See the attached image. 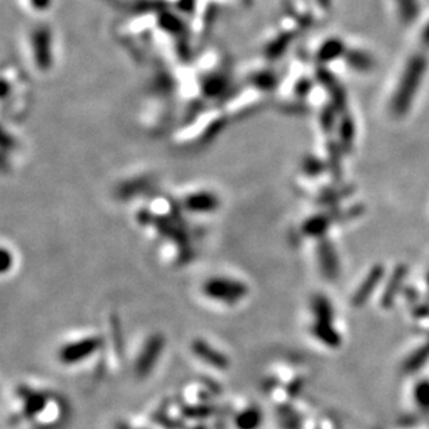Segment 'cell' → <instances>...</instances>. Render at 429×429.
I'll return each mask as SVG.
<instances>
[{"label":"cell","instance_id":"obj_11","mask_svg":"<svg viewBox=\"0 0 429 429\" xmlns=\"http://www.w3.org/2000/svg\"><path fill=\"white\" fill-rule=\"evenodd\" d=\"M329 158H331L329 166H331V169H332L333 176L338 178V177H341V174H342L341 148H339L336 144H333V142H331V145H329Z\"/></svg>","mask_w":429,"mask_h":429},{"label":"cell","instance_id":"obj_12","mask_svg":"<svg viewBox=\"0 0 429 429\" xmlns=\"http://www.w3.org/2000/svg\"><path fill=\"white\" fill-rule=\"evenodd\" d=\"M324 171V164L314 156H309L304 161V172L311 174V176H316Z\"/></svg>","mask_w":429,"mask_h":429},{"label":"cell","instance_id":"obj_14","mask_svg":"<svg viewBox=\"0 0 429 429\" xmlns=\"http://www.w3.org/2000/svg\"><path fill=\"white\" fill-rule=\"evenodd\" d=\"M348 188L347 190H344V191H333V193H331V194H325L322 198H321V201L322 202H338V201H341V200H343L344 197H347L348 195Z\"/></svg>","mask_w":429,"mask_h":429},{"label":"cell","instance_id":"obj_16","mask_svg":"<svg viewBox=\"0 0 429 429\" xmlns=\"http://www.w3.org/2000/svg\"><path fill=\"white\" fill-rule=\"evenodd\" d=\"M428 286H429V275H428Z\"/></svg>","mask_w":429,"mask_h":429},{"label":"cell","instance_id":"obj_3","mask_svg":"<svg viewBox=\"0 0 429 429\" xmlns=\"http://www.w3.org/2000/svg\"><path fill=\"white\" fill-rule=\"evenodd\" d=\"M384 275H385V268L382 265H375L368 272V275L365 276L362 283L358 286L355 293L353 294L351 304L354 307H362L367 301L370 300V297L374 294V292L379 286Z\"/></svg>","mask_w":429,"mask_h":429},{"label":"cell","instance_id":"obj_7","mask_svg":"<svg viewBox=\"0 0 429 429\" xmlns=\"http://www.w3.org/2000/svg\"><path fill=\"white\" fill-rule=\"evenodd\" d=\"M332 220H333V217L331 214L314 216L304 223L302 231L311 237H322L326 233V230L329 229V224L332 223Z\"/></svg>","mask_w":429,"mask_h":429},{"label":"cell","instance_id":"obj_2","mask_svg":"<svg viewBox=\"0 0 429 429\" xmlns=\"http://www.w3.org/2000/svg\"><path fill=\"white\" fill-rule=\"evenodd\" d=\"M204 294L214 300L223 301L227 304H234L237 301L243 300L248 294V289L246 285L237 280L224 279V278H214L210 279L204 287Z\"/></svg>","mask_w":429,"mask_h":429},{"label":"cell","instance_id":"obj_5","mask_svg":"<svg viewBox=\"0 0 429 429\" xmlns=\"http://www.w3.org/2000/svg\"><path fill=\"white\" fill-rule=\"evenodd\" d=\"M184 205L191 212H212L219 208V200L212 193H197L185 198Z\"/></svg>","mask_w":429,"mask_h":429},{"label":"cell","instance_id":"obj_8","mask_svg":"<svg viewBox=\"0 0 429 429\" xmlns=\"http://www.w3.org/2000/svg\"><path fill=\"white\" fill-rule=\"evenodd\" d=\"M312 308L316 316V322H324V324H332L333 318V311L331 307V302L324 297V296H315L312 300Z\"/></svg>","mask_w":429,"mask_h":429},{"label":"cell","instance_id":"obj_9","mask_svg":"<svg viewBox=\"0 0 429 429\" xmlns=\"http://www.w3.org/2000/svg\"><path fill=\"white\" fill-rule=\"evenodd\" d=\"M339 132H341V144L344 149H351L353 147V141H354V135H355V127H354V122L351 118L345 116L341 126H339Z\"/></svg>","mask_w":429,"mask_h":429},{"label":"cell","instance_id":"obj_1","mask_svg":"<svg viewBox=\"0 0 429 429\" xmlns=\"http://www.w3.org/2000/svg\"><path fill=\"white\" fill-rule=\"evenodd\" d=\"M425 69H427V59L423 55H416L408 60L404 73L401 76L400 84L397 86L396 93L390 103L393 116L403 118L410 110L413 99L425 74Z\"/></svg>","mask_w":429,"mask_h":429},{"label":"cell","instance_id":"obj_4","mask_svg":"<svg viewBox=\"0 0 429 429\" xmlns=\"http://www.w3.org/2000/svg\"><path fill=\"white\" fill-rule=\"evenodd\" d=\"M318 258H319V266L325 278L328 279H336L339 276L341 263L339 258L336 254V250L333 244L328 240H322L318 246Z\"/></svg>","mask_w":429,"mask_h":429},{"label":"cell","instance_id":"obj_13","mask_svg":"<svg viewBox=\"0 0 429 429\" xmlns=\"http://www.w3.org/2000/svg\"><path fill=\"white\" fill-rule=\"evenodd\" d=\"M321 122H322V127L325 131H332L333 125H335V110L331 109V108L325 109L324 113H322Z\"/></svg>","mask_w":429,"mask_h":429},{"label":"cell","instance_id":"obj_10","mask_svg":"<svg viewBox=\"0 0 429 429\" xmlns=\"http://www.w3.org/2000/svg\"><path fill=\"white\" fill-rule=\"evenodd\" d=\"M400 16L403 21L410 23L418 16V1L417 0H399Z\"/></svg>","mask_w":429,"mask_h":429},{"label":"cell","instance_id":"obj_15","mask_svg":"<svg viewBox=\"0 0 429 429\" xmlns=\"http://www.w3.org/2000/svg\"><path fill=\"white\" fill-rule=\"evenodd\" d=\"M423 42L429 46V24L425 27V30L423 33Z\"/></svg>","mask_w":429,"mask_h":429},{"label":"cell","instance_id":"obj_6","mask_svg":"<svg viewBox=\"0 0 429 429\" xmlns=\"http://www.w3.org/2000/svg\"><path fill=\"white\" fill-rule=\"evenodd\" d=\"M406 276H407V268L404 265H400V266H397L394 269L393 275L390 276V279L387 282V287L384 290V294H382V300H381L382 307L390 308L393 305L394 299H396V296H397V293H399V290H400V287H401L403 280L406 279Z\"/></svg>","mask_w":429,"mask_h":429}]
</instances>
